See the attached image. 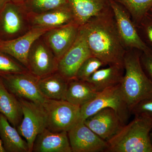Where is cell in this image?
<instances>
[{
    "label": "cell",
    "mask_w": 152,
    "mask_h": 152,
    "mask_svg": "<svg viewBox=\"0 0 152 152\" xmlns=\"http://www.w3.org/2000/svg\"><path fill=\"white\" fill-rule=\"evenodd\" d=\"M17 129L0 113V139L6 152H30L27 142L23 140Z\"/></svg>",
    "instance_id": "ffe728a7"
},
{
    "label": "cell",
    "mask_w": 152,
    "mask_h": 152,
    "mask_svg": "<svg viewBox=\"0 0 152 152\" xmlns=\"http://www.w3.org/2000/svg\"><path fill=\"white\" fill-rule=\"evenodd\" d=\"M141 53L135 49L127 50L124 58L125 74L121 88L130 112L139 102L152 97V83L142 66Z\"/></svg>",
    "instance_id": "7a4b0ae2"
},
{
    "label": "cell",
    "mask_w": 152,
    "mask_h": 152,
    "mask_svg": "<svg viewBox=\"0 0 152 152\" xmlns=\"http://www.w3.org/2000/svg\"><path fill=\"white\" fill-rule=\"evenodd\" d=\"M138 26L141 28L147 40L152 47V13H148Z\"/></svg>",
    "instance_id": "f546056e"
},
{
    "label": "cell",
    "mask_w": 152,
    "mask_h": 152,
    "mask_svg": "<svg viewBox=\"0 0 152 152\" xmlns=\"http://www.w3.org/2000/svg\"><path fill=\"white\" fill-rule=\"evenodd\" d=\"M1 41V37H0V42Z\"/></svg>",
    "instance_id": "d590c367"
},
{
    "label": "cell",
    "mask_w": 152,
    "mask_h": 152,
    "mask_svg": "<svg viewBox=\"0 0 152 152\" xmlns=\"http://www.w3.org/2000/svg\"><path fill=\"white\" fill-rule=\"evenodd\" d=\"M141 63L145 73L152 83V49L149 48L142 52Z\"/></svg>",
    "instance_id": "f1b7e54d"
},
{
    "label": "cell",
    "mask_w": 152,
    "mask_h": 152,
    "mask_svg": "<svg viewBox=\"0 0 152 152\" xmlns=\"http://www.w3.org/2000/svg\"><path fill=\"white\" fill-rule=\"evenodd\" d=\"M128 11L134 23L139 26L152 8V0H117Z\"/></svg>",
    "instance_id": "cb8c5ba5"
},
{
    "label": "cell",
    "mask_w": 152,
    "mask_h": 152,
    "mask_svg": "<svg viewBox=\"0 0 152 152\" xmlns=\"http://www.w3.org/2000/svg\"><path fill=\"white\" fill-rule=\"evenodd\" d=\"M91 56L84 33L80 27L75 42L59 60L58 72L68 80L75 78L82 64Z\"/></svg>",
    "instance_id": "8fae6325"
},
{
    "label": "cell",
    "mask_w": 152,
    "mask_h": 152,
    "mask_svg": "<svg viewBox=\"0 0 152 152\" xmlns=\"http://www.w3.org/2000/svg\"><path fill=\"white\" fill-rule=\"evenodd\" d=\"M150 139H151V144L152 145V129L151 131V133H150Z\"/></svg>",
    "instance_id": "836d02e7"
},
{
    "label": "cell",
    "mask_w": 152,
    "mask_h": 152,
    "mask_svg": "<svg viewBox=\"0 0 152 152\" xmlns=\"http://www.w3.org/2000/svg\"><path fill=\"white\" fill-rule=\"evenodd\" d=\"M11 0H0V11L2 9L7 3L9 2Z\"/></svg>",
    "instance_id": "4dcf8cb0"
},
{
    "label": "cell",
    "mask_w": 152,
    "mask_h": 152,
    "mask_svg": "<svg viewBox=\"0 0 152 152\" xmlns=\"http://www.w3.org/2000/svg\"><path fill=\"white\" fill-rule=\"evenodd\" d=\"M28 16L31 27L53 29L75 22L73 13L68 4L41 13L28 14Z\"/></svg>",
    "instance_id": "2e32d148"
},
{
    "label": "cell",
    "mask_w": 152,
    "mask_h": 152,
    "mask_svg": "<svg viewBox=\"0 0 152 152\" xmlns=\"http://www.w3.org/2000/svg\"><path fill=\"white\" fill-rule=\"evenodd\" d=\"M80 26L75 22L47 31L42 36L58 61L72 45Z\"/></svg>",
    "instance_id": "9a60e30c"
},
{
    "label": "cell",
    "mask_w": 152,
    "mask_h": 152,
    "mask_svg": "<svg viewBox=\"0 0 152 152\" xmlns=\"http://www.w3.org/2000/svg\"><path fill=\"white\" fill-rule=\"evenodd\" d=\"M131 113L134 115H145L152 118V97L139 102L133 107Z\"/></svg>",
    "instance_id": "83f0119b"
},
{
    "label": "cell",
    "mask_w": 152,
    "mask_h": 152,
    "mask_svg": "<svg viewBox=\"0 0 152 152\" xmlns=\"http://www.w3.org/2000/svg\"><path fill=\"white\" fill-rule=\"evenodd\" d=\"M75 22L80 26L110 8V0H67Z\"/></svg>",
    "instance_id": "ac0fdd59"
},
{
    "label": "cell",
    "mask_w": 152,
    "mask_h": 152,
    "mask_svg": "<svg viewBox=\"0 0 152 152\" xmlns=\"http://www.w3.org/2000/svg\"><path fill=\"white\" fill-rule=\"evenodd\" d=\"M80 27L93 56L99 59L105 65L124 67L127 50L120 39L111 7L92 18Z\"/></svg>",
    "instance_id": "6da1fadb"
},
{
    "label": "cell",
    "mask_w": 152,
    "mask_h": 152,
    "mask_svg": "<svg viewBox=\"0 0 152 152\" xmlns=\"http://www.w3.org/2000/svg\"><path fill=\"white\" fill-rule=\"evenodd\" d=\"M58 61L42 37L35 41L28 57L29 72L39 78L58 71Z\"/></svg>",
    "instance_id": "30bf717a"
},
{
    "label": "cell",
    "mask_w": 152,
    "mask_h": 152,
    "mask_svg": "<svg viewBox=\"0 0 152 152\" xmlns=\"http://www.w3.org/2000/svg\"><path fill=\"white\" fill-rule=\"evenodd\" d=\"M124 67L112 65L99 69L87 81L97 92L119 84L124 76Z\"/></svg>",
    "instance_id": "44dd1931"
},
{
    "label": "cell",
    "mask_w": 152,
    "mask_h": 152,
    "mask_svg": "<svg viewBox=\"0 0 152 152\" xmlns=\"http://www.w3.org/2000/svg\"><path fill=\"white\" fill-rule=\"evenodd\" d=\"M32 152H72L67 132H53L46 128L36 137Z\"/></svg>",
    "instance_id": "e0dca14e"
},
{
    "label": "cell",
    "mask_w": 152,
    "mask_h": 152,
    "mask_svg": "<svg viewBox=\"0 0 152 152\" xmlns=\"http://www.w3.org/2000/svg\"><path fill=\"white\" fill-rule=\"evenodd\" d=\"M105 65L101 60L91 56L85 60L79 68L75 78L81 80L87 81L95 72Z\"/></svg>",
    "instance_id": "484cf974"
},
{
    "label": "cell",
    "mask_w": 152,
    "mask_h": 152,
    "mask_svg": "<svg viewBox=\"0 0 152 152\" xmlns=\"http://www.w3.org/2000/svg\"><path fill=\"white\" fill-rule=\"evenodd\" d=\"M83 121L94 132L107 142L119 132L126 124L118 113L110 108L102 109Z\"/></svg>",
    "instance_id": "7c38bea8"
},
{
    "label": "cell",
    "mask_w": 152,
    "mask_h": 152,
    "mask_svg": "<svg viewBox=\"0 0 152 152\" xmlns=\"http://www.w3.org/2000/svg\"><path fill=\"white\" fill-rule=\"evenodd\" d=\"M31 28L28 13L22 5L10 1L0 11V37L9 41L20 37Z\"/></svg>",
    "instance_id": "52a82bcc"
},
{
    "label": "cell",
    "mask_w": 152,
    "mask_h": 152,
    "mask_svg": "<svg viewBox=\"0 0 152 152\" xmlns=\"http://www.w3.org/2000/svg\"><path fill=\"white\" fill-rule=\"evenodd\" d=\"M43 107L47 128L53 132H68L80 120V107L66 100L47 99Z\"/></svg>",
    "instance_id": "5b68a950"
},
{
    "label": "cell",
    "mask_w": 152,
    "mask_h": 152,
    "mask_svg": "<svg viewBox=\"0 0 152 152\" xmlns=\"http://www.w3.org/2000/svg\"><path fill=\"white\" fill-rule=\"evenodd\" d=\"M72 152H106L108 144L79 121L67 132Z\"/></svg>",
    "instance_id": "4fadbf2b"
},
{
    "label": "cell",
    "mask_w": 152,
    "mask_h": 152,
    "mask_svg": "<svg viewBox=\"0 0 152 152\" xmlns=\"http://www.w3.org/2000/svg\"><path fill=\"white\" fill-rule=\"evenodd\" d=\"M7 88L18 98L31 101L43 106L47 99L41 93L39 78L29 72L14 74H0Z\"/></svg>",
    "instance_id": "ba28073f"
},
{
    "label": "cell",
    "mask_w": 152,
    "mask_h": 152,
    "mask_svg": "<svg viewBox=\"0 0 152 152\" xmlns=\"http://www.w3.org/2000/svg\"><path fill=\"white\" fill-rule=\"evenodd\" d=\"M50 29L31 27L27 32L19 37L11 40L1 41L0 51L12 57L27 68L28 55L33 44Z\"/></svg>",
    "instance_id": "5bb4252c"
},
{
    "label": "cell",
    "mask_w": 152,
    "mask_h": 152,
    "mask_svg": "<svg viewBox=\"0 0 152 152\" xmlns=\"http://www.w3.org/2000/svg\"><path fill=\"white\" fill-rule=\"evenodd\" d=\"M26 1V0H11V1L20 5H23Z\"/></svg>",
    "instance_id": "1f68e13d"
},
{
    "label": "cell",
    "mask_w": 152,
    "mask_h": 152,
    "mask_svg": "<svg viewBox=\"0 0 152 152\" xmlns=\"http://www.w3.org/2000/svg\"><path fill=\"white\" fill-rule=\"evenodd\" d=\"M0 113L17 128L23 118L21 105L19 99L11 93L4 85L0 77Z\"/></svg>",
    "instance_id": "d6986e66"
},
{
    "label": "cell",
    "mask_w": 152,
    "mask_h": 152,
    "mask_svg": "<svg viewBox=\"0 0 152 152\" xmlns=\"http://www.w3.org/2000/svg\"><path fill=\"white\" fill-rule=\"evenodd\" d=\"M106 108L115 110L126 124L131 113L122 92L121 83L100 92L93 100L81 107L80 121H84Z\"/></svg>",
    "instance_id": "277c9868"
},
{
    "label": "cell",
    "mask_w": 152,
    "mask_h": 152,
    "mask_svg": "<svg viewBox=\"0 0 152 152\" xmlns=\"http://www.w3.org/2000/svg\"><path fill=\"white\" fill-rule=\"evenodd\" d=\"M98 93L88 82L75 78L68 81L65 100L81 107L93 100Z\"/></svg>",
    "instance_id": "603a6c76"
},
{
    "label": "cell",
    "mask_w": 152,
    "mask_h": 152,
    "mask_svg": "<svg viewBox=\"0 0 152 152\" xmlns=\"http://www.w3.org/2000/svg\"><path fill=\"white\" fill-rule=\"evenodd\" d=\"M119 132L108 142L107 152H152L150 133L152 118L134 115Z\"/></svg>",
    "instance_id": "3957f363"
},
{
    "label": "cell",
    "mask_w": 152,
    "mask_h": 152,
    "mask_svg": "<svg viewBox=\"0 0 152 152\" xmlns=\"http://www.w3.org/2000/svg\"><path fill=\"white\" fill-rule=\"evenodd\" d=\"M150 12H151V13H152V8L151 9V10H150Z\"/></svg>",
    "instance_id": "e575fe53"
},
{
    "label": "cell",
    "mask_w": 152,
    "mask_h": 152,
    "mask_svg": "<svg viewBox=\"0 0 152 152\" xmlns=\"http://www.w3.org/2000/svg\"><path fill=\"white\" fill-rule=\"evenodd\" d=\"M109 1L117 31L126 50L135 49L142 52L149 48L140 37L128 11L116 1Z\"/></svg>",
    "instance_id": "9c48e42d"
},
{
    "label": "cell",
    "mask_w": 152,
    "mask_h": 152,
    "mask_svg": "<svg viewBox=\"0 0 152 152\" xmlns=\"http://www.w3.org/2000/svg\"><path fill=\"white\" fill-rule=\"evenodd\" d=\"M23 111V118L16 128L19 134L27 142L30 152L37 136L47 128V115L43 106L18 98Z\"/></svg>",
    "instance_id": "8992f818"
},
{
    "label": "cell",
    "mask_w": 152,
    "mask_h": 152,
    "mask_svg": "<svg viewBox=\"0 0 152 152\" xmlns=\"http://www.w3.org/2000/svg\"><path fill=\"white\" fill-rule=\"evenodd\" d=\"M0 152H6L4 148L1 139H0Z\"/></svg>",
    "instance_id": "d6a6232c"
},
{
    "label": "cell",
    "mask_w": 152,
    "mask_h": 152,
    "mask_svg": "<svg viewBox=\"0 0 152 152\" xmlns=\"http://www.w3.org/2000/svg\"><path fill=\"white\" fill-rule=\"evenodd\" d=\"M29 72L27 68L10 55L0 51V74H14Z\"/></svg>",
    "instance_id": "4316f807"
},
{
    "label": "cell",
    "mask_w": 152,
    "mask_h": 152,
    "mask_svg": "<svg viewBox=\"0 0 152 152\" xmlns=\"http://www.w3.org/2000/svg\"><path fill=\"white\" fill-rule=\"evenodd\" d=\"M67 0H26L23 7L28 14L41 13L67 4Z\"/></svg>",
    "instance_id": "d4e9b609"
},
{
    "label": "cell",
    "mask_w": 152,
    "mask_h": 152,
    "mask_svg": "<svg viewBox=\"0 0 152 152\" xmlns=\"http://www.w3.org/2000/svg\"><path fill=\"white\" fill-rule=\"evenodd\" d=\"M68 81L57 71L39 78L38 86L41 93L47 99L65 100Z\"/></svg>",
    "instance_id": "7402d4cb"
}]
</instances>
